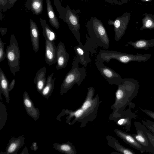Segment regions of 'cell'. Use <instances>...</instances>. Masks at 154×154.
<instances>
[{"label":"cell","mask_w":154,"mask_h":154,"mask_svg":"<svg viewBox=\"0 0 154 154\" xmlns=\"http://www.w3.org/2000/svg\"><path fill=\"white\" fill-rule=\"evenodd\" d=\"M89 36L85 35L87 40L84 45L91 55L97 52L98 47L108 49L110 40L105 27L101 20L92 17L86 25Z\"/></svg>","instance_id":"6da1fadb"},{"label":"cell","mask_w":154,"mask_h":154,"mask_svg":"<svg viewBox=\"0 0 154 154\" xmlns=\"http://www.w3.org/2000/svg\"><path fill=\"white\" fill-rule=\"evenodd\" d=\"M116 92L115 100L111 107L112 113H119L128 108L134 109V103L131 101L137 95L139 89L138 81L133 78H124L121 83L117 86Z\"/></svg>","instance_id":"7a4b0ae2"},{"label":"cell","mask_w":154,"mask_h":154,"mask_svg":"<svg viewBox=\"0 0 154 154\" xmlns=\"http://www.w3.org/2000/svg\"><path fill=\"white\" fill-rule=\"evenodd\" d=\"M151 57V55L149 54L137 53L134 54L116 51L103 50L99 52L96 57V59L101 63H109L111 60L114 59L122 63H128L132 61L146 62Z\"/></svg>","instance_id":"3957f363"},{"label":"cell","mask_w":154,"mask_h":154,"mask_svg":"<svg viewBox=\"0 0 154 154\" xmlns=\"http://www.w3.org/2000/svg\"><path fill=\"white\" fill-rule=\"evenodd\" d=\"M77 59L72 63L71 69L66 75L60 88V94L62 95L70 90L75 84L79 86L86 76V70L80 68Z\"/></svg>","instance_id":"277c9868"},{"label":"cell","mask_w":154,"mask_h":154,"mask_svg":"<svg viewBox=\"0 0 154 154\" xmlns=\"http://www.w3.org/2000/svg\"><path fill=\"white\" fill-rule=\"evenodd\" d=\"M6 57L11 73L14 76L20 71V52L18 42L14 34L11 35L9 45L6 50Z\"/></svg>","instance_id":"5b68a950"},{"label":"cell","mask_w":154,"mask_h":154,"mask_svg":"<svg viewBox=\"0 0 154 154\" xmlns=\"http://www.w3.org/2000/svg\"><path fill=\"white\" fill-rule=\"evenodd\" d=\"M88 92L85 100L80 107L83 111L88 122L93 121L96 118L100 103L98 94L94 97V88L92 86L88 88Z\"/></svg>","instance_id":"8992f818"},{"label":"cell","mask_w":154,"mask_h":154,"mask_svg":"<svg viewBox=\"0 0 154 154\" xmlns=\"http://www.w3.org/2000/svg\"><path fill=\"white\" fill-rule=\"evenodd\" d=\"M66 22L68 27L75 36L79 45H82L80 41V35L79 30L81 29L79 23V13L80 12L79 10L76 11L72 9L67 5L66 7Z\"/></svg>","instance_id":"52a82bcc"},{"label":"cell","mask_w":154,"mask_h":154,"mask_svg":"<svg viewBox=\"0 0 154 154\" xmlns=\"http://www.w3.org/2000/svg\"><path fill=\"white\" fill-rule=\"evenodd\" d=\"M134 124L136 133L132 134V135L141 145L144 152H154L152 146L147 135L150 130L140 122L135 121Z\"/></svg>","instance_id":"ba28073f"},{"label":"cell","mask_w":154,"mask_h":154,"mask_svg":"<svg viewBox=\"0 0 154 154\" xmlns=\"http://www.w3.org/2000/svg\"><path fill=\"white\" fill-rule=\"evenodd\" d=\"M137 117V115L128 108L119 113H112L109 119L114 121L118 126L124 127L126 131H129L130 130L131 119Z\"/></svg>","instance_id":"9c48e42d"},{"label":"cell","mask_w":154,"mask_h":154,"mask_svg":"<svg viewBox=\"0 0 154 154\" xmlns=\"http://www.w3.org/2000/svg\"><path fill=\"white\" fill-rule=\"evenodd\" d=\"M95 63L101 74L110 84L118 85L122 82L123 79L121 75L113 69L105 66L103 63L99 61L96 59Z\"/></svg>","instance_id":"30bf717a"},{"label":"cell","mask_w":154,"mask_h":154,"mask_svg":"<svg viewBox=\"0 0 154 154\" xmlns=\"http://www.w3.org/2000/svg\"><path fill=\"white\" fill-rule=\"evenodd\" d=\"M124 17H119L112 20L109 19L108 23L114 26V39L119 41L124 35L126 29L127 22Z\"/></svg>","instance_id":"8fae6325"},{"label":"cell","mask_w":154,"mask_h":154,"mask_svg":"<svg viewBox=\"0 0 154 154\" xmlns=\"http://www.w3.org/2000/svg\"><path fill=\"white\" fill-rule=\"evenodd\" d=\"M57 48L56 68L58 70L66 67L69 62V54L66 51L65 46L62 42L59 43Z\"/></svg>","instance_id":"7c38bea8"},{"label":"cell","mask_w":154,"mask_h":154,"mask_svg":"<svg viewBox=\"0 0 154 154\" xmlns=\"http://www.w3.org/2000/svg\"><path fill=\"white\" fill-rule=\"evenodd\" d=\"M23 101L27 113L36 121L39 118L40 111L38 108L35 107L28 93L26 91L23 93Z\"/></svg>","instance_id":"4fadbf2b"},{"label":"cell","mask_w":154,"mask_h":154,"mask_svg":"<svg viewBox=\"0 0 154 154\" xmlns=\"http://www.w3.org/2000/svg\"><path fill=\"white\" fill-rule=\"evenodd\" d=\"M114 131L118 136L131 146L140 151L141 153L144 152L141 145L132 134L126 133L118 129H115Z\"/></svg>","instance_id":"5bb4252c"},{"label":"cell","mask_w":154,"mask_h":154,"mask_svg":"<svg viewBox=\"0 0 154 154\" xmlns=\"http://www.w3.org/2000/svg\"><path fill=\"white\" fill-rule=\"evenodd\" d=\"M24 138L23 136L17 138L12 137L9 140L5 152L0 154H17L19 149L24 144Z\"/></svg>","instance_id":"9a60e30c"},{"label":"cell","mask_w":154,"mask_h":154,"mask_svg":"<svg viewBox=\"0 0 154 154\" xmlns=\"http://www.w3.org/2000/svg\"><path fill=\"white\" fill-rule=\"evenodd\" d=\"M45 40V61L48 64L51 65L57 62V48L54 42Z\"/></svg>","instance_id":"2e32d148"},{"label":"cell","mask_w":154,"mask_h":154,"mask_svg":"<svg viewBox=\"0 0 154 154\" xmlns=\"http://www.w3.org/2000/svg\"><path fill=\"white\" fill-rule=\"evenodd\" d=\"M76 59L79 63L84 66H86L91 61L89 57V52L85 48L82 44L73 47Z\"/></svg>","instance_id":"e0dca14e"},{"label":"cell","mask_w":154,"mask_h":154,"mask_svg":"<svg viewBox=\"0 0 154 154\" xmlns=\"http://www.w3.org/2000/svg\"><path fill=\"white\" fill-rule=\"evenodd\" d=\"M29 30L32 48L34 52L37 53L39 46V32L36 24L31 19L29 20Z\"/></svg>","instance_id":"ac0fdd59"},{"label":"cell","mask_w":154,"mask_h":154,"mask_svg":"<svg viewBox=\"0 0 154 154\" xmlns=\"http://www.w3.org/2000/svg\"><path fill=\"white\" fill-rule=\"evenodd\" d=\"M107 144L120 154H134L135 152L131 149L124 146L121 144L114 137L110 135L106 136Z\"/></svg>","instance_id":"d6986e66"},{"label":"cell","mask_w":154,"mask_h":154,"mask_svg":"<svg viewBox=\"0 0 154 154\" xmlns=\"http://www.w3.org/2000/svg\"><path fill=\"white\" fill-rule=\"evenodd\" d=\"M46 72L45 66L40 69L37 72L33 80L34 83L36 85L37 90L40 94L46 84Z\"/></svg>","instance_id":"ffe728a7"},{"label":"cell","mask_w":154,"mask_h":154,"mask_svg":"<svg viewBox=\"0 0 154 154\" xmlns=\"http://www.w3.org/2000/svg\"><path fill=\"white\" fill-rule=\"evenodd\" d=\"M25 7L31 10L33 14H40L43 9V0H26Z\"/></svg>","instance_id":"44dd1931"},{"label":"cell","mask_w":154,"mask_h":154,"mask_svg":"<svg viewBox=\"0 0 154 154\" xmlns=\"http://www.w3.org/2000/svg\"><path fill=\"white\" fill-rule=\"evenodd\" d=\"M9 82L5 74L0 67V91L5 97L7 103L10 102Z\"/></svg>","instance_id":"7402d4cb"},{"label":"cell","mask_w":154,"mask_h":154,"mask_svg":"<svg viewBox=\"0 0 154 154\" xmlns=\"http://www.w3.org/2000/svg\"><path fill=\"white\" fill-rule=\"evenodd\" d=\"M53 147L60 152L66 154H76L77 153L74 146L69 141L62 143H54Z\"/></svg>","instance_id":"603a6c76"},{"label":"cell","mask_w":154,"mask_h":154,"mask_svg":"<svg viewBox=\"0 0 154 154\" xmlns=\"http://www.w3.org/2000/svg\"><path fill=\"white\" fill-rule=\"evenodd\" d=\"M46 10L49 22L51 25L57 29L60 28V26L58 18L54 12L50 0H46Z\"/></svg>","instance_id":"cb8c5ba5"},{"label":"cell","mask_w":154,"mask_h":154,"mask_svg":"<svg viewBox=\"0 0 154 154\" xmlns=\"http://www.w3.org/2000/svg\"><path fill=\"white\" fill-rule=\"evenodd\" d=\"M128 43L136 49L147 50L149 47L154 46V38L150 40L140 39L135 42L130 41Z\"/></svg>","instance_id":"d4e9b609"},{"label":"cell","mask_w":154,"mask_h":154,"mask_svg":"<svg viewBox=\"0 0 154 154\" xmlns=\"http://www.w3.org/2000/svg\"><path fill=\"white\" fill-rule=\"evenodd\" d=\"M40 22L43 29V34L45 39L54 42L57 39L56 32L51 29L45 19H40Z\"/></svg>","instance_id":"484cf974"},{"label":"cell","mask_w":154,"mask_h":154,"mask_svg":"<svg viewBox=\"0 0 154 154\" xmlns=\"http://www.w3.org/2000/svg\"><path fill=\"white\" fill-rule=\"evenodd\" d=\"M54 74L52 73L48 77L46 85L41 94L46 99L51 96L54 89L55 79H53Z\"/></svg>","instance_id":"4316f807"},{"label":"cell","mask_w":154,"mask_h":154,"mask_svg":"<svg viewBox=\"0 0 154 154\" xmlns=\"http://www.w3.org/2000/svg\"><path fill=\"white\" fill-rule=\"evenodd\" d=\"M145 121L142 120L143 124L150 131L148 132V136L152 144L154 151V122L148 119Z\"/></svg>","instance_id":"83f0119b"},{"label":"cell","mask_w":154,"mask_h":154,"mask_svg":"<svg viewBox=\"0 0 154 154\" xmlns=\"http://www.w3.org/2000/svg\"><path fill=\"white\" fill-rule=\"evenodd\" d=\"M2 100L1 99L0 102V130L5 125L8 117L6 107Z\"/></svg>","instance_id":"f1b7e54d"},{"label":"cell","mask_w":154,"mask_h":154,"mask_svg":"<svg viewBox=\"0 0 154 154\" xmlns=\"http://www.w3.org/2000/svg\"><path fill=\"white\" fill-rule=\"evenodd\" d=\"M54 5L59 14V17L64 22H66V8L63 7L59 0H53Z\"/></svg>","instance_id":"f546056e"},{"label":"cell","mask_w":154,"mask_h":154,"mask_svg":"<svg viewBox=\"0 0 154 154\" xmlns=\"http://www.w3.org/2000/svg\"><path fill=\"white\" fill-rule=\"evenodd\" d=\"M6 43L2 42L0 38V63L6 57V53L4 50V46Z\"/></svg>","instance_id":"4dcf8cb0"},{"label":"cell","mask_w":154,"mask_h":154,"mask_svg":"<svg viewBox=\"0 0 154 154\" xmlns=\"http://www.w3.org/2000/svg\"><path fill=\"white\" fill-rule=\"evenodd\" d=\"M7 3L6 5L2 9V10L5 11L7 10L10 9L14 5L17 0H7Z\"/></svg>","instance_id":"1f68e13d"},{"label":"cell","mask_w":154,"mask_h":154,"mask_svg":"<svg viewBox=\"0 0 154 154\" xmlns=\"http://www.w3.org/2000/svg\"><path fill=\"white\" fill-rule=\"evenodd\" d=\"M142 111L154 120V112L147 109L140 108Z\"/></svg>","instance_id":"d6a6232c"},{"label":"cell","mask_w":154,"mask_h":154,"mask_svg":"<svg viewBox=\"0 0 154 154\" xmlns=\"http://www.w3.org/2000/svg\"><path fill=\"white\" fill-rule=\"evenodd\" d=\"M107 3L113 5H120L122 3L123 0H105Z\"/></svg>","instance_id":"836d02e7"},{"label":"cell","mask_w":154,"mask_h":154,"mask_svg":"<svg viewBox=\"0 0 154 154\" xmlns=\"http://www.w3.org/2000/svg\"><path fill=\"white\" fill-rule=\"evenodd\" d=\"M153 27H154V26L153 25L152 21L150 20H148L145 22L143 27V28H150Z\"/></svg>","instance_id":"e575fe53"},{"label":"cell","mask_w":154,"mask_h":154,"mask_svg":"<svg viewBox=\"0 0 154 154\" xmlns=\"http://www.w3.org/2000/svg\"><path fill=\"white\" fill-rule=\"evenodd\" d=\"M16 81L14 79H13L10 84L9 86V92L12 90L14 88L15 83Z\"/></svg>","instance_id":"d590c367"},{"label":"cell","mask_w":154,"mask_h":154,"mask_svg":"<svg viewBox=\"0 0 154 154\" xmlns=\"http://www.w3.org/2000/svg\"><path fill=\"white\" fill-rule=\"evenodd\" d=\"M38 148L37 146V144L36 142H33L32 143V145L31 146V150L36 151Z\"/></svg>","instance_id":"8d00e7d4"},{"label":"cell","mask_w":154,"mask_h":154,"mask_svg":"<svg viewBox=\"0 0 154 154\" xmlns=\"http://www.w3.org/2000/svg\"><path fill=\"white\" fill-rule=\"evenodd\" d=\"M7 28H2L0 27V31L2 35H4L6 34L7 32Z\"/></svg>","instance_id":"74e56055"},{"label":"cell","mask_w":154,"mask_h":154,"mask_svg":"<svg viewBox=\"0 0 154 154\" xmlns=\"http://www.w3.org/2000/svg\"><path fill=\"white\" fill-rule=\"evenodd\" d=\"M21 154H29L28 152V149L26 146L25 147L23 151L20 153Z\"/></svg>","instance_id":"f35d334b"},{"label":"cell","mask_w":154,"mask_h":154,"mask_svg":"<svg viewBox=\"0 0 154 154\" xmlns=\"http://www.w3.org/2000/svg\"><path fill=\"white\" fill-rule=\"evenodd\" d=\"M120 154L119 152H112L110 153V154Z\"/></svg>","instance_id":"ab89813d"},{"label":"cell","mask_w":154,"mask_h":154,"mask_svg":"<svg viewBox=\"0 0 154 154\" xmlns=\"http://www.w3.org/2000/svg\"><path fill=\"white\" fill-rule=\"evenodd\" d=\"M79 0V1H85V0Z\"/></svg>","instance_id":"60d3db41"},{"label":"cell","mask_w":154,"mask_h":154,"mask_svg":"<svg viewBox=\"0 0 154 154\" xmlns=\"http://www.w3.org/2000/svg\"><path fill=\"white\" fill-rule=\"evenodd\" d=\"M145 0L146 1H149V0Z\"/></svg>","instance_id":"b9f144b4"},{"label":"cell","mask_w":154,"mask_h":154,"mask_svg":"<svg viewBox=\"0 0 154 154\" xmlns=\"http://www.w3.org/2000/svg\"></svg>","instance_id":"7bdbcfd3"}]
</instances>
